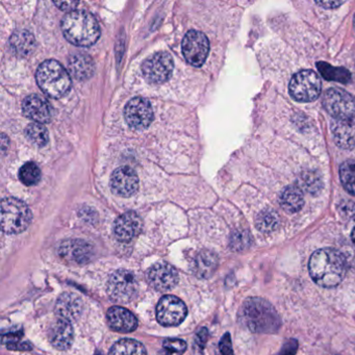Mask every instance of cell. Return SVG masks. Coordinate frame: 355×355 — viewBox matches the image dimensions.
Returning <instances> with one entry per match:
<instances>
[{
	"mask_svg": "<svg viewBox=\"0 0 355 355\" xmlns=\"http://www.w3.org/2000/svg\"><path fill=\"white\" fill-rule=\"evenodd\" d=\"M309 270L311 278L318 286L322 288H334L344 279L346 274V259L336 249H319L311 255Z\"/></svg>",
	"mask_w": 355,
	"mask_h": 355,
	"instance_id": "cell-1",
	"label": "cell"
},
{
	"mask_svg": "<svg viewBox=\"0 0 355 355\" xmlns=\"http://www.w3.org/2000/svg\"><path fill=\"white\" fill-rule=\"evenodd\" d=\"M62 31L71 44L80 47L92 46L101 37L96 18L84 10L69 12L62 20Z\"/></svg>",
	"mask_w": 355,
	"mask_h": 355,
	"instance_id": "cell-2",
	"label": "cell"
},
{
	"mask_svg": "<svg viewBox=\"0 0 355 355\" xmlns=\"http://www.w3.org/2000/svg\"><path fill=\"white\" fill-rule=\"evenodd\" d=\"M240 321L245 327L257 334H274L282 325L275 309L261 298H249L243 303Z\"/></svg>",
	"mask_w": 355,
	"mask_h": 355,
	"instance_id": "cell-3",
	"label": "cell"
},
{
	"mask_svg": "<svg viewBox=\"0 0 355 355\" xmlns=\"http://www.w3.org/2000/svg\"><path fill=\"white\" fill-rule=\"evenodd\" d=\"M36 78L41 90L53 98L65 96L71 88L69 73L55 60L43 62L37 70Z\"/></svg>",
	"mask_w": 355,
	"mask_h": 355,
	"instance_id": "cell-4",
	"label": "cell"
},
{
	"mask_svg": "<svg viewBox=\"0 0 355 355\" xmlns=\"http://www.w3.org/2000/svg\"><path fill=\"white\" fill-rule=\"evenodd\" d=\"M30 207L19 199L9 197L1 202V228L8 234L26 232L32 223Z\"/></svg>",
	"mask_w": 355,
	"mask_h": 355,
	"instance_id": "cell-5",
	"label": "cell"
},
{
	"mask_svg": "<svg viewBox=\"0 0 355 355\" xmlns=\"http://www.w3.org/2000/svg\"><path fill=\"white\" fill-rule=\"evenodd\" d=\"M139 290L138 279L134 272L120 269L110 276L107 293L116 303H128L136 296Z\"/></svg>",
	"mask_w": 355,
	"mask_h": 355,
	"instance_id": "cell-6",
	"label": "cell"
},
{
	"mask_svg": "<svg viewBox=\"0 0 355 355\" xmlns=\"http://www.w3.org/2000/svg\"><path fill=\"white\" fill-rule=\"evenodd\" d=\"M321 80L315 72L302 70L293 76L288 85L291 96L300 103H311L321 94Z\"/></svg>",
	"mask_w": 355,
	"mask_h": 355,
	"instance_id": "cell-7",
	"label": "cell"
},
{
	"mask_svg": "<svg viewBox=\"0 0 355 355\" xmlns=\"http://www.w3.org/2000/svg\"><path fill=\"white\" fill-rule=\"evenodd\" d=\"M322 103L334 119L348 120L355 117V99L342 89L331 88L326 91Z\"/></svg>",
	"mask_w": 355,
	"mask_h": 355,
	"instance_id": "cell-8",
	"label": "cell"
},
{
	"mask_svg": "<svg viewBox=\"0 0 355 355\" xmlns=\"http://www.w3.org/2000/svg\"><path fill=\"white\" fill-rule=\"evenodd\" d=\"M173 59L169 53H161L145 60L142 65L143 76L150 84H163L167 82L173 72Z\"/></svg>",
	"mask_w": 355,
	"mask_h": 355,
	"instance_id": "cell-9",
	"label": "cell"
},
{
	"mask_svg": "<svg viewBox=\"0 0 355 355\" xmlns=\"http://www.w3.org/2000/svg\"><path fill=\"white\" fill-rule=\"evenodd\" d=\"M184 59L194 67H201L207 61L209 53V42L203 33L190 31L182 40Z\"/></svg>",
	"mask_w": 355,
	"mask_h": 355,
	"instance_id": "cell-10",
	"label": "cell"
},
{
	"mask_svg": "<svg viewBox=\"0 0 355 355\" xmlns=\"http://www.w3.org/2000/svg\"><path fill=\"white\" fill-rule=\"evenodd\" d=\"M188 309L182 299L167 295L161 298L157 306V319L165 327L178 326L186 319Z\"/></svg>",
	"mask_w": 355,
	"mask_h": 355,
	"instance_id": "cell-11",
	"label": "cell"
},
{
	"mask_svg": "<svg viewBox=\"0 0 355 355\" xmlns=\"http://www.w3.org/2000/svg\"><path fill=\"white\" fill-rule=\"evenodd\" d=\"M126 122L137 130H146L153 120V110L150 103L142 97H136L128 101L124 109Z\"/></svg>",
	"mask_w": 355,
	"mask_h": 355,
	"instance_id": "cell-12",
	"label": "cell"
},
{
	"mask_svg": "<svg viewBox=\"0 0 355 355\" xmlns=\"http://www.w3.org/2000/svg\"><path fill=\"white\" fill-rule=\"evenodd\" d=\"M147 279L155 290L167 292L178 284V273L170 263H157L148 270Z\"/></svg>",
	"mask_w": 355,
	"mask_h": 355,
	"instance_id": "cell-13",
	"label": "cell"
},
{
	"mask_svg": "<svg viewBox=\"0 0 355 355\" xmlns=\"http://www.w3.org/2000/svg\"><path fill=\"white\" fill-rule=\"evenodd\" d=\"M59 255L67 263L84 265L92 259V245L83 240L64 241L60 245Z\"/></svg>",
	"mask_w": 355,
	"mask_h": 355,
	"instance_id": "cell-14",
	"label": "cell"
},
{
	"mask_svg": "<svg viewBox=\"0 0 355 355\" xmlns=\"http://www.w3.org/2000/svg\"><path fill=\"white\" fill-rule=\"evenodd\" d=\"M143 221L136 211H128L120 216L114 224V234L118 241L128 243L142 232Z\"/></svg>",
	"mask_w": 355,
	"mask_h": 355,
	"instance_id": "cell-15",
	"label": "cell"
},
{
	"mask_svg": "<svg viewBox=\"0 0 355 355\" xmlns=\"http://www.w3.org/2000/svg\"><path fill=\"white\" fill-rule=\"evenodd\" d=\"M111 188L119 196H132L139 189V178L136 171L130 167L118 168L112 174Z\"/></svg>",
	"mask_w": 355,
	"mask_h": 355,
	"instance_id": "cell-16",
	"label": "cell"
},
{
	"mask_svg": "<svg viewBox=\"0 0 355 355\" xmlns=\"http://www.w3.org/2000/svg\"><path fill=\"white\" fill-rule=\"evenodd\" d=\"M22 112L28 119L40 124L51 121L53 116V110L49 101L37 94L30 95L24 99L22 103Z\"/></svg>",
	"mask_w": 355,
	"mask_h": 355,
	"instance_id": "cell-17",
	"label": "cell"
},
{
	"mask_svg": "<svg viewBox=\"0 0 355 355\" xmlns=\"http://www.w3.org/2000/svg\"><path fill=\"white\" fill-rule=\"evenodd\" d=\"M84 311V302L82 298L74 293H63L58 298L55 304V313L58 318L69 322L78 321Z\"/></svg>",
	"mask_w": 355,
	"mask_h": 355,
	"instance_id": "cell-18",
	"label": "cell"
},
{
	"mask_svg": "<svg viewBox=\"0 0 355 355\" xmlns=\"http://www.w3.org/2000/svg\"><path fill=\"white\" fill-rule=\"evenodd\" d=\"M107 319L110 328L121 334H130L138 327L136 315L122 306L111 307L107 311Z\"/></svg>",
	"mask_w": 355,
	"mask_h": 355,
	"instance_id": "cell-19",
	"label": "cell"
},
{
	"mask_svg": "<svg viewBox=\"0 0 355 355\" xmlns=\"http://www.w3.org/2000/svg\"><path fill=\"white\" fill-rule=\"evenodd\" d=\"M74 332L71 322L58 318L49 328V340L58 350H68L73 343Z\"/></svg>",
	"mask_w": 355,
	"mask_h": 355,
	"instance_id": "cell-20",
	"label": "cell"
},
{
	"mask_svg": "<svg viewBox=\"0 0 355 355\" xmlns=\"http://www.w3.org/2000/svg\"><path fill=\"white\" fill-rule=\"evenodd\" d=\"M334 142L340 148L350 150L355 147V122L352 119H334L331 122Z\"/></svg>",
	"mask_w": 355,
	"mask_h": 355,
	"instance_id": "cell-21",
	"label": "cell"
},
{
	"mask_svg": "<svg viewBox=\"0 0 355 355\" xmlns=\"http://www.w3.org/2000/svg\"><path fill=\"white\" fill-rule=\"evenodd\" d=\"M218 266H219V259L217 254L211 250H202L193 261V273L201 279H207L215 274Z\"/></svg>",
	"mask_w": 355,
	"mask_h": 355,
	"instance_id": "cell-22",
	"label": "cell"
},
{
	"mask_svg": "<svg viewBox=\"0 0 355 355\" xmlns=\"http://www.w3.org/2000/svg\"><path fill=\"white\" fill-rule=\"evenodd\" d=\"M69 70L76 80H89L95 72L94 61L87 53H74L69 59Z\"/></svg>",
	"mask_w": 355,
	"mask_h": 355,
	"instance_id": "cell-23",
	"label": "cell"
},
{
	"mask_svg": "<svg viewBox=\"0 0 355 355\" xmlns=\"http://www.w3.org/2000/svg\"><path fill=\"white\" fill-rule=\"evenodd\" d=\"M10 45L20 57H28L36 49V39L28 31H16L10 39Z\"/></svg>",
	"mask_w": 355,
	"mask_h": 355,
	"instance_id": "cell-24",
	"label": "cell"
},
{
	"mask_svg": "<svg viewBox=\"0 0 355 355\" xmlns=\"http://www.w3.org/2000/svg\"><path fill=\"white\" fill-rule=\"evenodd\" d=\"M279 202L284 211L291 214L297 213L304 205L303 191L297 184L286 187L280 195Z\"/></svg>",
	"mask_w": 355,
	"mask_h": 355,
	"instance_id": "cell-25",
	"label": "cell"
},
{
	"mask_svg": "<svg viewBox=\"0 0 355 355\" xmlns=\"http://www.w3.org/2000/svg\"><path fill=\"white\" fill-rule=\"evenodd\" d=\"M109 355H147L144 345L132 338H123L114 344Z\"/></svg>",
	"mask_w": 355,
	"mask_h": 355,
	"instance_id": "cell-26",
	"label": "cell"
},
{
	"mask_svg": "<svg viewBox=\"0 0 355 355\" xmlns=\"http://www.w3.org/2000/svg\"><path fill=\"white\" fill-rule=\"evenodd\" d=\"M318 70L322 74L325 80H332V82L342 83V84H348L351 80V74L348 70L342 67H334L329 64L319 62L317 64Z\"/></svg>",
	"mask_w": 355,
	"mask_h": 355,
	"instance_id": "cell-27",
	"label": "cell"
},
{
	"mask_svg": "<svg viewBox=\"0 0 355 355\" xmlns=\"http://www.w3.org/2000/svg\"><path fill=\"white\" fill-rule=\"evenodd\" d=\"M340 180L345 190L355 196V161H346L340 165Z\"/></svg>",
	"mask_w": 355,
	"mask_h": 355,
	"instance_id": "cell-28",
	"label": "cell"
},
{
	"mask_svg": "<svg viewBox=\"0 0 355 355\" xmlns=\"http://www.w3.org/2000/svg\"><path fill=\"white\" fill-rule=\"evenodd\" d=\"M19 180L26 186H36L41 180L40 168L34 162H28L20 168Z\"/></svg>",
	"mask_w": 355,
	"mask_h": 355,
	"instance_id": "cell-29",
	"label": "cell"
},
{
	"mask_svg": "<svg viewBox=\"0 0 355 355\" xmlns=\"http://www.w3.org/2000/svg\"><path fill=\"white\" fill-rule=\"evenodd\" d=\"M26 135L33 144L39 147L45 146L49 141V130L40 123H31L26 128Z\"/></svg>",
	"mask_w": 355,
	"mask_h": 355,
	"instance_id": "cell-30",
	"label": "cell"
},
{
	"mask_svg": "<svg viewBox=\"0 0 355 355\" xmlns=\"http://www.w3.org/2000/svg\"><path fill=\"white\" fill-rule=\"evenodd\" d=\"M297 186L302 191H307L311 194H315L322 189L321 178L317 174L313 173V172L304 173L303 175H301L299 184H297Z\"/></svg>",
	"mask_w": 355,
	"mask_h": 355,
	"instance_id": "cell-31",
	"label": "cell"
},
{
	"mask_svg": "<svg viewBox=\"0 0 355 355\" xmlns=\"http://www.w3.org/2000/svg\"><path fill=\"white\" fill-rule=\"evenodd\" d=\"M278 225V217L274 211H263L257 218V227L263 232H270Z\"/></svg>",
	"mask_w": 355,
	"mask_h": 355,
	"instance_id": "cell-32",
	"label": "cell"
},
{
	"mask_svg": "<svg viewBox=\"0 0 355 355\" xmlns=\"http://www.w3.org/2000/svg\"><path fill=\"white\" fill-rule=\"evenodd\" d=\"M187 350V343L178 338H167L164 340L163 349L159 355H182Z\"/></svg>",
	"mask_w": 355,
	"mask_h": 355,
	"instance_id": "cell-33",
	"label": "cell"
},
{
	"mask_svg": "<svg viewBox=\"0 0 355 355\" xmlns=\"http://www.w3.org/2000/svg\"><path fill=\"white\" fill-rule=\"evenodd\" d=\"M249 242H250V238H249L247 232H236V234L232 236L230 246H232L234 250L240 251L246 248L249 245Z\"/></svg>",
	"mask_w": 355,
	"mask_h": 355,
	"instance_id": "cell-34",
	"label": "cell"
},
{
	"mask_svg": "<svg viewBox=\"0 0 355 355\" xmlns=\"http://www.w3.org/2000/svg\"><path fill=\"white\" fill-rule=\"evenodd\" d=\"M209 338V331L207 328H202L199 330L198 334L195 336V347L194 350L196 355H202L203 349H205V344Z\"/></svg>",
	"mask_w": 355,
	"mask_h": 355,
	"instance_id": "cell-35",
	"label": "cell"
},
{
	"mask_svg": "<svg viewBox=\"0 0 355 355\" xmlns=\"http://www.w3.org/2000/svg\"><path fill=\"white\" fill-rule=\"evenodd\" d=\"M219 355H234L232 351V338L230 334H225L220 340Z\"/></svg>",
	"mask_w": 355,
	"mask_h": 355,
	"instance_id": "cell-36",
	"label": "cell"
},
{
	"mask_svg": "<svg viewBox=\"0 0 355 355\" xmlns=\"http://www.w3.org/2000/svg\"><path fill=\"white\" fill-rule=\"evenodd\" d=\"M297 340H290L284 345L282 350L278 352V355H295L296 354L297 348Z\"/></svg>",
	"mask_w": 355,
	"mask_h": 355,
	"instance_id": "cell-37",
	"label": "cell"
},
{
	"mask_svg": "<svg viewBox=\"0 0 355 355\" xmlns=\"http://www.w3.org/2000/svg\"><path fill=\"white\" fill-rule=\"evenodd\" d=\"M344 3L345 1H315V5L324 8V9H336Z\"/></svg>",
	"mask_w": 355,
	"mask_h": 355,
	"instance_id": "cell-38",
	"label": "cell"
},
{
	"mask_svg": "<svg viewBox=\"0 0 355 355\" xmlns=\"http://www.w3.org/2000/svg\"><path fill=\"white\" fill-rule=\"evenodd\" d=\"M55 6L63 10V11H74L76 8L78 7V3H74V1H59V3H55Z\"/></svg>",
	"mask_w": 355,
	"mask_h": 355,
	"instance_id": "cell-39",
	"label": "cell"
},
{
	"mask_svg": "<svg viewBox=\"0 0 355 355\" xmlns=\"http://www.w3.org/2000/svg\"><path fill=\"white\" fill-rule=\"evenodd\" d=\"M351 238H352L353 243L355 245V228L353 230L352 234H351Z\"/></svg>",
	"mask_w": 355,
	"mask_h": 355,
	"instance_id": "cell-40",
	"label": "cell"
},
{
	"mask_svg": "<svg viewBox=\"0 0 355 355\" xmlns=\"http://www.w3.org/2000/svg\"><path fill=\"white\" fill-rule=\"evenodd\" d=\"M354 28H355V16H354Z\"/></svg>",
	"mask_w": 355,
	"mask_h": 355,
	"instance_id": "cell-41",
	"label": "cell"
}]
</instances>
